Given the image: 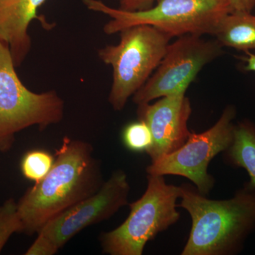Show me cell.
<instances>
[{"instance_id":"cell-18","label":"cell","mask_w":255,"mask_h":255,"mask_svg":"<svg viewBox=\"0 0 255 255\" xmlns=\"http://www.w3.org/2000/svg\"><path fill=\"white\" fill-rule=\"evenodd\" d=\"M156 0H121L120 9L126 11H140L153 6Z\"/></svg>"},{"instance_id":"cell-6","label":"cell","mask_w":255,"mask_h":255,"mask_svg":"<svg viewBox=\"0 0 255 255\" xmlns=\"http://www.w3.org/2000/svg\"><path fill=\"white\" fill-rule=\"evenodd\" d=\"M7 43L0 41V152L11 150L15 135L38 126L45 129L60 123L63 100L55 91L35 93L23 85L15 70Z\"/></svg>"},{"instance_id":"cell-14","label":"cell","mask_w":255,"mask_h":255,"mask_svg":"<svg viewBox=\"0 0 255 255\" xmlns=\"http://www.w3.org/2000/svg\"><path fill=\"white\" fill-rule=\"evenodd\" d=\"M54 160L53 156L46 150L29 151L21 159V172L28 180L40 182L50 172Z\"/></svg>"},{"instance_id":"cell-11","label":"cell","mask_w":255,"mask_h":255,"mask_svg":"<svg viewBox=\"0 0 255 255\" xmlns=\"http://www.w3.org/2000/svg\"><path fill=\"white\" fill-rule=\"evenodd\" d=\"M46 0H0V41L7 43L15 67L26 58L31 47L28 33L32 20Z\"/></svg>"},{"instance_id":"cell-15","label":"cell","mask_w":255,"mask_h":255,"mask_svg":"<svg viewBox=\"0 0 255 255\" xmlns=\"http://www.w3.org/2000/svg\"><path fill=\"white\" fill-rule=\"evenodd\" d=\"M22 232L17 202L10 198L0 205V253L14 233Z\"/></svg>"},{"instance_id":"cell-10","label":"cell","mask_w":255,"mask_h":255,"mask_svg":"<svg viewBox=\"0 0 255 255\" xmlns=\"http://www.w3.org/2000/svg\"><path fill=\"white\" fill-rule=\"evenodd\" d=\"M191 112L190 100L184 92L162 97L152 105H138V119L152 132V144L147 152L151 162L172 153L187 142Z\"/></svg>"},{"instance_id":"cell-5","label":"cell","mask_w":255,"mask_h":255,"mask_svg":"<svg viewBox=\"0 0 255 255\" xmlns=\"http://www.w3.org/2000/svg\"><path fill=\"white\" fill-rule=\"evenodd\" d=\"M120 34L119 44L109 45L98 52L100 60L113 70L109 102L119 112L158 67L172 38L149 25L127 28Z\"/></svg>"},{"instance_id":"cell-19","label":"cell","mask_w":255,"mask_h":255,"mask_svg":"<svg viewBox=\"0 0 255 255\" xmlns=\"http://www.w3.org/2000/svg\"><path fill=\"white\" fill-rule=\"evenodd\" d=\"M233 11L252 12L255 7V0H228Z\"/></svg>"},{"instance_id":"cell-1","label":"cell","mask_w":255,"mask_h":255,"mask_svg":"<svg viewBox=\"0 0 255 255\" xmlns=\"http://www.w3.org/2000/svg\"><path fill=\"white\" fill-rule=\"evenodd\" d=\"M93 150L88 142L64 137L50 172L17 202L21 233L37 234L50 220L100 190L105 182Z\"/></svg>"},{"instance_id":"cell-2","label":"cell","mask_w":255,"mask_h":255,"mask_svg":"<svg viewBox=\"0 0 255 255\" xmlns=\"http://www.w3.org/2000/svg\"><path fill=\"white\" fill-rule=\"evenodd\" d=\"M178 207L189 213L191 228L182 255H236L255 231V187L249 182L231 199L213 200L182 184Z\"/></svg>"},{"instance_id":"cell-7","label":"cell","mask_w":255,"mask_h":255,"mask_svg":"<svg viewBox=\"0 0 255 255\" xmlns=\"http://www.w3.org/2000/svg\"><path fill=\"white\" fill-rule=\"evenodd\" d=\"M236 114L234 106H227L212 127L200 133L191 132L182 147L151 162L146 168L147 174L187 178L199 193L208 195L215 184L208 167L211 160L232 142Z\"/></svg>"},{"instance_id":"cell-16","label":"cell","mask_w":255,"mask_h":255,"mask_svg":"<svg viewBox=\"0 0 255 255\" xmlns=\"http://www.w3.org/2000/svg\"><path fill=\"white\" fill-rule=\"evenodd\" d=\"M122 140L128 150L147 152L152 144V132L148 126L138 119L137 122H132L124 128Z\"/></svg>"},{"instance_id":"cell-17","label":"cell","mask_w":255,"mask_h":255,"mask_svg":"<svg viewBox=\"0 0 255 255\" xmlns=\"http://www.w3.org/2000/svg\"><path fill=\"white\" fill-rule=\"evenodd\" d=\"M37 238L24 255H53L59 249L54 243L41 233H37Z\"/></svg>"},{"instance_id":"cell-3","label":"cell","mask_w":255,"mask_h":255,"mask_svg":"<svg viewBox=\"0 0 255 255\" xmlns=\"http://www.w3.org/2000/svg\"><path fill=\"white\" fill-rule=\"evenodd\" d=\"M82 1L89 9L110 16L104 27L107 35L149 25L172 38L187 34L212 36L220 21L232 12L228 0H156L155 6L140 11L111 7L100 0Z\"/></svg>"},{"instance_id":"cell-8","label":"cell","mask_w":255,"mask_h":255,"mask_svg":"<svg viewBox=\"0 0 255 255\" xmlns=\"http://www.w3.org/2000/svg\"><path fill=\"white\" fill-rule=\"evenodd\" d=\"M223 46L215 38L197 34L178 37L169 43L163 58L150 78L132 96L137 106L156 99L186 93L191 82L205 65L221 56Z\"/></svg>"},{"instance_id":"cell-12","label":"cell","mask_w":255,"mask_h":255,"mask_svg":"<svg viewBox=\"0 0 255 255\" xmlns=\"http://www.w3.org/2000/svg\"><path fill=\"white\" fill-rule=\"evenodd\" d=\"M223 47L246 52L255 50V14L233 11L220 21L212 34Z\"/></svg>"},{"instance_id":"cell-9","label":"cell","mask_w":255,"mask_h":255,"mask_svg":"<svg viewBox=\"0 0 255 255\" xmlns=\"http://www.w3.org/2000/svg\"><path fill=\"white\" fill-rule=\"evenodd\" d=\"M130 191L127 174L117 169L97 193L50 220L38 233L60 250L82 230L110 219L128 205Z\"/></svg>"},{"instance_id":"cell-4","label":"cell","mask_w":255,"mask_h":255,"mask_svg":"<svg viewBox=\"0 0 255 255\" xmlns=\"http://www.w3.org/2000/svg\"><path fill=\"white\" fill-rule=\"evenodd\" d=\"M147 189L129 204L130 214L118 228L101 235L102 251L110 255H142L149 241L180 219L177 201L181 186L166 182L164 176L147 174Z\"/></svg>"},{"instance_id":"cell-13","label":"cell","mask_w":255,"mask_h":255,"mask_svg":"<svg viewBox=\"0 0 255 255\" xmlns=\"http://www.w3.org/2000/svg\"><path fill=\"white\" fill-rule=\"evenodd\" d=\"M224 162L233 168L245 169L248 182L255 187V124L248 119L235 124L232 142L223 152Z\"/></svg>"},{"instance_id":"cell-20","label":"cell","mask_w":255,"mask_h":255,"mask_svg":"<svg viewBox=\"0 0 255 255\" xmlns=\"http://www.w3.org/2000/svg\"><path fill=\"white\" fill-rule=\"evenodd\" d=\"M246 56L242 58L246 63L245 70L255 73V54L252 53L251 51L246 52Z\"/></svg>"}]
</instances>
